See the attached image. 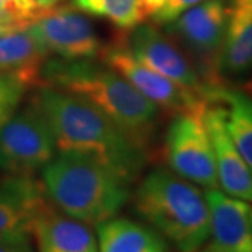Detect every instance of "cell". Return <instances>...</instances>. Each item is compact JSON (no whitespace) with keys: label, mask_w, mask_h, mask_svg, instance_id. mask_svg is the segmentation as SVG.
<instances>
[{"label":"cell","mask_w":252,"mask_h":252,"mask_svg":"<svg viewBox=\"0 0 252 252\" xmlns=\"http://www.w3.org/2000/svg\"><path fill=\"white\" fill-rule=\"evenodd\" d=\"M0 24H14V26H18V24H16V23L11 20L9 13L3 9H0ZM20 27H21V26H20ZM24 30H26V28H24Z\"/></svg>","instance_id":"obj_25"},{"label":"cell","mask_w":252,"mask_h":252,"mask_svg":"<svg viewBox=\"0 0 252 252\" xmlns=\"http://www.w3.org/2000/svg\"><path fill=\"white\" fill-rule=\"evenodd\" d=\"M119 38L133 58L154 72L181 87L196 93L209 102H215V93L200 76L195 62L168 32L157 24H140L130 31H121Z\"/></svg>","instance_id":"obj_7"},{"label":"cell","mask_w":252,"mask_h":252,"mask_svg":"<svg viewBox=\"0 0 252 252\" xmlns=\"http://www.w3.org/2000/svg\"><path fill=\"white\" fill-rule=\"evenodd\" d=\"M217 104L224 107V124L237 150L252 171V98L225 87Z\"/></svg>","instance_id":"obj_18"},{"label":"cell","mask_w":252,"mask_h":252,"mask_svg":"<svg viewBox=\"0 0 252 252\" xmlns=\"http://www.w3.org/2000/svg\"><path fill=\"white\" fill-rule=\"evenodd\" d=\"M55 152L52 129L34 102L0 125V168L9 175H34Z\"/></svg>","instance_id":"obj_6"},{"label":"cell","mask_w":252,"mask_h":252,"mask_svg":"<svg viewBox=\"0 0 252 252\" xmlns=\"http://www.w3.org/2000/svg\"><path fill=\"white\" fill-rule=\"evenodd\" d=\"M205 198L210 219L207 247L225 252H252L250 202L233 198L219 188L206 189Z\"/></svg>","instance_id":"obj_13"},{"label":"cell","mask_w":252,"mask_h":252,"mask_svg":"<svg viewBox=\"0 0 252 252\" xmlns=\"http://www.w3.org/2000/svg\"><path fill=\"white\" fill-rule=\"evenodd\" d=\"M250 219H251V230H252V205H251V210H250Z\"/></svg>","instance_id":"obj_30"},{"label":"cell","mask_w":252,"mask_h":252,"mask_svg":"<svg viewBox=\"0 0 252 252\" xmlns=\"http://www.w3.org/2000/svg\"><path fill=\"white\" fill-rule=\"evenodd\" d=\"M99 61L122 76L129 84L157 107L171 115L181 112H203L209 102L193 91H189L170 79L154 72L139 62L129 52L119 35L102 46Z\"/></svg>","instance_id":"obj_9"},{"label":"cell","mask_w":252,"mask_h":252,"mask_svg":"<svg viewBox=\"0 0 252 252\" xmlns=\"http://www.w3.org/2000/svg\"><path fill=\"white\" fill-rule=\"evenodd\" d=\"M203 122L215 153L219 187L227 195L252 203V171L227 133L223 104H209Z\"/></svg>","instance_id":"obj_12"},{"label":"cell","mask_w":252,"mask_h":252,"mask_svg":"<svg viewBox=\"0 0 252 252\" xmlns=\"http://www.w3.org/2000/svg\"><path fill=\"white\" fill-rule=\"evenodd\" d=\"M31 102L45 115L59 153L90 157L130 184L140 177L146 154L90 102L48 86L38 87Z\"/></svg>","instance_id":"obj_1"},{"label":"cell","mask_w":252,"mask_h":252,"mask_svg":"<svg viewBox=\"0 0 252 252\" xmlns=\"http://www.w3.org/2000/svg\"><path fill=\"white\" fill-rule=\"evenodd\" d=\"M34 1H35L36 4H38L42 10H48L52 9L55 6H58V4H61L64 0H34Z\"/></svg>","instance_id":"obj_23"},{"label":"cell","mask_w":252,"mask_h":252,"mask_svg":"<svg viewBox=\"0 0 252 252\" xmlns=\"http://www.w3.org/2000/svg\"><path fill=\"white\" fill-rule=\"evenodd\" d=\"M202 1L205 0H165L161 9L154 14L152 20L157 26H167L180 17L182 13Z\"/></svg>","instance_id":"obj_20"},{"label":"cell","mask_w":252,"mask_h":252,"mask_svg":"<svg viewBox=\"0 0 252 252\" xmlns=\"http://www.w3.org/2000/svg\"><path fill=\"white\" fill-rule=\"evenodd\" d=\"M24 30L20 26H14V24H0V36L10 34V32H16V31H21Z\"/></svg>","instance_id":"obj_24"},{"label":"cell","mask_w":252,"mask_h":252,"mask_svg":"<svg viewBox=\"0 0 252 252\" xmlns=\"http://www.w3.org/2000/svg\"><path fill=\"white\" fill-rule=\"evenodd\" d=\"M228 3L205 0L167 24V32L195 62L200 76L215 93V101L225 89L220 58L224 44Z\"/></svg>","instance_id":"obj_5"},{"label":"cell","mask_w":252,"mask_h":252,"mask_svg":"<svg viewBox=\"0 0 252 252\" xmlns=\"http://www.w3.org/2000/svg\"><path fill=\"white\" fill-rule=\"evenodd\" d=\"M86 99L108 117L149 158L160 108L108 66L93 61L48 59L42 84Z\"/></svg>","instance_id":"obj_2"},{"label":"cell","mask_w":252,"mask_h":252,"mask_svg":"<svg viewBox=\"0 0 252 252\" xmlns=\"http://www.w3.org/2000/svg\"><path fill=\"white\" fill-rule=\"evenodd\" d=\"M192 252H225V251H220V250H215V248H210V247H205V248H199L196 251H192Z\"/></svg>","instance_id":"obj_26"},{"label":"cell","mask_w":252,"mask_h":252,"mask_svg":"<svg viewBox=\"0 0 252 252\" xmlns=\"http://www.w3.org/2000/svg\"><path fill=\"white\" fill-rule=\"evenodd\" d=\"M130 199L136 215L180 252L196 251L209 240L205 192L171 170L146 174Z\"/></svg>","instance_id":"obj_4"},{"label":"cell","mask_w":252,"mask_h":252,"mask_svg":"<svg viewBox=\"0 0 252 252\" xmlns=\"http://www.w3.org/2000/svg\"><path fill=\"white\" fill-rule=\"evenodd\" d=\"M0 252H36L31 244V240H3L0 241Z\"/></svg>","instance_id":"obj_22"},{"label":"cell","mask_w":252,"mask_h":252,"mask_svg":"<svg viewBox=\"0 0 252 252\" xmlns=\"http://www.w3.org/2000/svg\"><path fill=\"white\" fill-rule=\"evenodd\" d=\"M48 58L27 28L0 36V76L14 79L26 90L41 87Z\"/></svg>","instance_id":"obj_15"},{"label":"cell","mask_w":252,"mask_h":252,"mask_svg":"<svg viewBox=\"0 0 252 252\" xmlns=\"http://www.w3.org/2000/svg\"><path fill=\"white\" fill-rule=\"evenodd\" d=\"M83 13L108 20L121 31H130L147 20L142 0H72Z\"/></svg>","instance_id":"obj_19"},{"label":"cell","mask_w":252,"mask_h":252,"mask_svg":"<svg viewBox=\"0 0 252 252\" xmlns=\"http://www.w3.org/2000/svg\"><path fill=\"white\" fill-rule=\"evenodd\" d=\"M26 89L7 76H0V112H13Z\"/></svg>","instance_id":"obj_21"},{"label":"cell","mask_w":252,"mask_h":252,"mask_svg":"<svg viewBox=\"0 0 252 252\" xmlns=\"http://www.w3.org/2000/svg\"><path fill=\"white\" fill-rule=\"evenodd\" d=\"M221 73L244 74L252 70V0H231L220 58Z\"/></svg>","instance_id":"obj_16"},{"label":"cell","mask_w":252,"mask_h":252,"mask_svg":"<svg viewBox=\"0 0 252 252\" xmlns=\"http://www.w3.org/2000/svg\"><path fill=\"white\" fill-rule=\"evenodd\" d=\"M49 203L34 175H9L0 182V241L34 238L36 221Z\"/></svg>","instance_id":"obj_11"},{"label":"cell","mask_w":252,"mask_h":252,"mask_svg":"<svg viewBox=\"0 0 252 252\" xmlns=\"http://www.w3.org/2000/svg\"><path fill=\"white\" fill-rule=\"evenodd\" d=\"M38 252H99L90 225L66 216L51 202L34 228Z\"/></svg>","instance_id":"obj_14"},{"label":"cell","mask_w":252,"mask_h":252,"mask_svg":"<svg viewBox=\"0 0 252 252\" xmlns=\"http://www.w3.org/2000/svg\"><path fill=\"white\" fill-rule=\"evenodd\" d=\"M99 252H168V243L150 225L112 217L97 225Z\"/></svg>","instance_id":"obj_17"},{"label":"cell","mask_w":252,"mask_h":252,"mask_svg":"<svg viewBox=\"0 0 252 252\" xmlns=\"http://www.w3.org/2000/svg\"><path fill=\"white\" fill-rule=\"evenodd\" d=\"M41 182L62 213L90 227L117 216L132 198L130 182L80 154L55 156L41 170Z\"/></svg>","instance_id":"obj_3"},{"label":"cell","mask_w":252,"mask_h":252,"mask_svg":"<svg viewBox=\"0 0 252 252\" xmlns=\"http://www.w3.org/2000/svg\"><path fill=\"white\" fill-rule=\"evenodd\" d=\"M247 90H248V95L252 98V80L248 83V86H247Z\"/></svg>","instance_id":"obj_29"},{"label":"cell","mask_w":252,"mask_h":252,"mask_svg":"<svg viewBox=\"0 0 252 252\" xmlns=\"http://www.w3.org/2000/svg\"><path fill=\"white\" fill-rule=\"evenodd\" d=\"M11 114H13V112H0V125H1V124H3V122H4L10 115H11Z\"/></svg>","instance_id":"obj_27"},{"label":"cell","mask_w":252,"mask_h":252,"mask_svg":"<svg viewBox=\"0 0 252 252\" xmlns=\"http://www.w3.org/2000/svg\"><path fill=\"white\" fill-rule=\"evenodd\" d=\"M7 3H9V0H0V9H6Z\"/></svg>","instance_id":"obj_28"},{"label":"cell","mask_w":252,"mask_h":252,"mask_svg":"<svg viewBox=\"0 0 252 252\" xmlns=\"http://www.w3.org/2000/svg\"><path fill=\"white\" fill-rule=\"evenodd\" d=\"M27 30L46 54L62 61H93L104 46L90 18L73 4L45 10Z\"/></svg>","instance_id":"obj_10"},{"label":"cell","mask_w":252,"mask_h":252,"mask_svg":"<svg viewBox=\"0 0 252 252\" xmlns=\"http://www.w3.org/2000/svg\"><path fill=\"white\" fill-rule=\"evenodd\" d=\"M203 112L172 115L165 132L162 156L168 170L181 178L205 189L219 188L215 153Z\"/></svg>","instance_id":"obj_8"}]
</instances>
